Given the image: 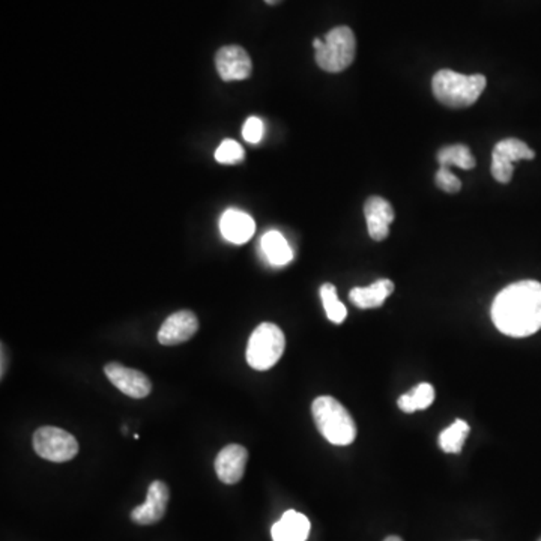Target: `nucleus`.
<instances>
[{"instance_id": "obj_6", "label": "nucleus", "mask_w": 541, "mask_h": 541, "mask_svg": "<svg viewBox=\"0 0 541 541\" xmlns=\"http://www.w3.org/2000/svg\"><path fill=\"white\" fill-rule=\"evenodd\" d=\"M33 450L39 458L55 463L70 462L79 454L77 439L66 430L44 425L33 434Z\"/></svg>"}, {"instance_id": "obj_22", "label": "nucleus", "mask_w": 541, "mask_h": 541, "mask_svg": "<svg viewBox=\"0 0 541 541\" xmlns=\"http://www.w3.org/2000/svg\"><path fill=\"white\" fill-rule=\"evenodd\" d=\"M215 159L221 164L241 163L244 159L243 146L239 145L238 142L226 139L215 150Z\"/></svg>"}, {"instance_id": "obj_23", "label": "nucleus", "mask_w": 541, "mask_h": 541, "mask_svg": "<svg viewBox=\"0 0 541 541\" xmlns=\"http://www.w3.org/2000/svg\"><path fill=\"white\" fill-rule=\"evenodd\" d=\"M436 185L445 193H458L462 188V183L448 167H439L436 172Z\"/></svg>"}, {"instance_id": "obj_28", "label": "nucleus", "mask_w": 541, "mask_h": 541, "mask_svg": "<svg viewBox=\"0 0 541 541\" xmlns=\"http://www.w3.org/2000/svg\"><path fill=\"white\" fill-rule=\"evenodd\" d=\"M538 541H541V538H540V540H538Z\"/></svg>"}, {"instance_id": "obj_26", "label": "nucleus", "mask_w": 541, "mask_h": 541, "mask_svg": "<svg viewBox=\"0 0 541 541\" xmlns=\"http://www.w3.org/2000/svg\"><path fill=\"white\" fill-rule=\"evenodd\" d=\"M383 541H403V540H401L400 537L391 536V537H387V538H385V540H383Z\"/></svg>"}, {"instance_id": "obj_14", "label": "nucleus", "mask_w": 541, "mask_h": 541, "mask_svg": "<svg viewBox=\"0 0 541 541\" xmlns=\"http://www.w3.org/2000/svg\"><path fill=\"white\" fill-rule=\"evenodd\" d=\"M219 230H221L224 239L241 245L252 239L254 230H256V223L247 212L230 208L221 215Z\"/></svg>"}, {"instance_id": "obj_12", "label": "nucleus", "mask_w": 541, "mask_h": 541, "mask_svg": "<svg viewBox=\"0 0 541 541\" xmlns=\"http://www.w3.org/2000/svg\"><path fill=\"white\" fill-rule=\"evenodd\" d=\"M248 462L247 448L239 443H230L219 451L215 459V472L224 485H236L243 480Z\"/></svg>"}, {"instance_id": "obj_17", "label": "nucleus", "mask_w": 541, "mask_h": 541, "mask_svg": "<svg viewBox=\"0 0 541 541\" xmlns=\"http://www.w3.org/2000/svg\"><path fill=\"white\" fill-rule=\"evenodd\" d=\"M262 254L272 266H286L294 259V252L285 236L277 232L270 230L261 239Z\"/></svg>"}, {"instance_id": "obj_1", "label": "nucleus", "mask_w": 541, "mask_h": 541, "mask_svg": "<svg viewBox=\"0 0 541 541\" xmlns=\"http://www.w3.org/2000/svg\"><path fill=\"white\" fill-rule=\"evenodd\" d=\"M494 327L510 337H528L541 330V283L523 280L507 286L492 304Z\"/></svg>"}, {"instance_id": "obj_19", "label": "nucleus", "mask_w": 541, "mask_h": 541, "mask_svg": "<svg viewBox=\"0 0 541 541\" xmlns=\"http://www.w3.org/2000/svg\"><path fill=\"white\" fill-rule=\"evenodd\" d=\"M469 432H471V427L467 421H454L453 425H448L447 429H443L439 434V448L442 450L443 453H460L465 441L469 436Z\"/></svg>"}, {"instance_id": "obj_8", "label": "nucleus", "mask_w": 541, "mask_h": 541, "mask_svg": "<svg viewBox=\"0 0 541 541\" xmlns=\"http://www.w3.org/2000/svg\"><path fill=\"white\" fill-rule=\"evenodd\" d=\"M108 381L131 399H145L152 391V382L141 370L130 369L119 363H108L104 367Z\"/></svg>"}, {"instance_id": "obj_11", "label": "nucleus", "mask_w": 541, "mask_h": 541, "mask_svg": "<svg viewBox=\"0 0 541 541\" xmlns=\"http://www.w3.org/2000/svg\"><path fill=\"white\" fill-rule=\"evenodd\" d=\"M215 66L224 82L248 79L253 71L250 55L239 46H226L219 48L215 55Z\"/></svg>"}, {"instance_id": "obj_27", "label": "nucleus", "mask_w": 541, "mask_h": 541, "mask_svg": "<svg viewBox=\"0 0 541 541\" xmlns=\"http://www.w3.org/2000/svg\"><path fill=\"white\" fill-rule=\"evenodd\" d=\"M268 5H277V4H280L281 0H265Z\"/></svg>"}, {"instance_id": "obj_24", "label": "nucleus", "mask_w": 541, "mask_h": 541, "mask_svg": "<svg viewBox=\"0 0 541 541\" xmlns=\"http://www.w3.org/2000/svg\"><path fill=\"white\" fill-rule=\"evenodd\" d=\"M263 133H265V126H263L261 117H248L247 121L244 122L243 137L248 143H252V145L259 143L263 137Z\"/></svg>"}, {"instance_id": "obj_10", "label": "nucleus", "mask_w": 541, "mask_h": 541, "mask_svg": "<svg viewBox=\"0 0 541 541\" xmlns=\"http://www.w3.org/2000/svg\"><path fill=\"white\" fill-rule=\"evenodd\" d=\"M199 331V319L192 310L172 313L159 328V341L164 346H176L192 340Z\"/></svg>"}, {"instance_id": "obj_7", "label": "nucleus", "mask_w": 541, "mask_h": 541, "mask_svg": "<svg viewBox=\"0 0 541 541\" xmlns=\"http://www.w3.org/2000/svg\"><path fill=\"white\" fill-rule=\"evenodd\" d=\"M536 152L519 139H505L496 143L492 152V175L501 184H509L513 177V164L520 159H534Z\"/></svg>"}, {"instance_id": "obj_3", "label": "nucleus", "mask_w": 541, "mask_h": 541, "mask_svg": "<svg viewBox=\"0 0 541 541\" xmlns=\"http://www.w3.org/2000/svg\"><path fill=\"white\" fill-rule=\"evenodd\" d=\"M313 420L319 432L332 445H350L356 438V425L349 411L331 396L313 401Z\"/></svg>"}, {"instance_id": "obj_9", "label": "nucleus", "mask_w": 541, "mask_h": 541, "mask_svg": "<svg viewBox=\"0 0 541 541\" xmlns=\"http://www.w3.org/2000/svg\"><path fill=\"white\" fill-rule=\"evenodd\" d=\"M168 500L170 490L167 485L164 481H152L148 487L145 502L131 511V520L143 527L159 523L166 514Z\"/></svg>"}, {"instance_id": "obj_4", "label": "nucleus", "mask_w": 541, "mask_h": 541, "mask_svg": "<svg viewBox=\"0 0 541 541\" xmlns=\"http://www.w3.org/2000/svg\"><path fill=\"white\" fill-rule=\"evenodd\" d=\"M285 349V332L276 323L263 322L253 331L245 350V358L252 369L265 372L280 361Z\"/></svg>"}, {"instance_id": "obj_25", "label": "nucleus", "mask_w": 541, "mask_h": 541, "mask_svg": "<svg viewBox=\"0 0 541 541\" xmlns=\"http://www.w3.org/2000/svg\"><path fill=\"white\" fill-rule=\"evenodd\" d=\"M5 346L2 345V379L5 376Z\"/></svg>"}, {"instance_id": "obj_18", "label": "nucleus", "mask_w": 541, "mask_h": 541, "mask_svg": "<svg viewBox=\"0 0 541 541\" xmlns=\"http://www.w3.org/2000/svg\"><path fill=\"white\" fill-rule=\"evenodd\" d=\"M434 401V388L432 383L423 382L412 388L411 391L399 397L397 405L406 414L427 409Z\"/></svg>"}, {"instance_id": "obj_5", "label": "nucleus", "mask_w": 541, "mask_h": 541, "mask_svg": "<svg viewBox=\"0 0 541 541\" xmlns=\"http://www.w3.org/2000/svg\"><path fill=\"white\" fill-rule=\"evenodd\" d=\"M316 64L327 73H341L354 62L356 39L352 29L339 26L325 35L322 46L314 50Z\"/></svg>"}, {"instance_id": "obj_2", "label": "nucleus", "mask_w": 541, "mask_h": 541, "mask_svg": "<svg viewBox=\"0 0 541 541\" xmlns=\"http://www.w3.org/2000/svg\"><path fill=\"white\" fill-rule=\"evenodd\" d=\"M485 83L487 80L483 74L465 75L456 71L441 70L434 75L432 90L434 99L443 106L465 108L478 101Z\"/></svg>"}, {"instance_id": "obj_21", "label": "nucleus", "mask_w": 541, "mask_h": 541, "mask_svg": "<svg viewBox=\"0 0 541 541\" xmlns=\"http://www.w3.org/2000/svg\"><path fill=\"white\" fill-rule=\"evenodd\" d=\"M321 298H322L327 318L334 323L345 322V319L348 318V308L339 299L336 286L331 285V283L322 285V288H321Z\"/></svg>"}, {"instance_id": "obj_16", "label": "nucleus", "mask_w": 541, "mask_h": 541, "mask_svg": "<svg viewBox=\"0 0 541 541\" xmlns=\"http://www.w3.org/2000/svg\"><path fill=\"white\" fill-rule=\"evenodd\" d=\"M394 292V283L388 279L374 281L367 288H354L349 292V299L354 305L363 310L378 308L383 305L388 296Z\"/></svg>"}, {"instance_id": "obj_15", "label": "nucleus", "mask_w": 541, "mask_h": 541, "mask_svg": "<svg viewBox=\"0 0 541 541\" xmlns=\"http://www.w3.org/2000/svg\"><path fill=\"white\" fill-rule=\"evenodd\" d=\"M310 520L303 513L289 510L270 528L274 541H305L310 536Z\"/></svg>"}, {"instance_id": "obj_20", "label": "nucleus", "mask_w": 541, "mask_h": 541, "mask_svg": "<svg viewBox=\"0 0 541 541\" xmlns=\"http://www.w3.org/2000/svg\"><path fill=\"white\" fill-rule=\"evenodd\" d=\"M438 161L441 167H451L458 166L463 170H471L476 167V159L472 155L471 150L465 145L445 146L439 150Z\"/></svg>"}, {"instance_id": "obj_13", "label": "nucleus", "mask_w": 541, "mask_h": 541, "mask_svg": "<svg viewBox=\"0 0 541 541\" xmlns=\"http://www.w3.org/2000/svg\"><path fill=\"white\" fill-rule=\"evenodd\" d=\"M365 221L369 235L374 241H383L390 234V224L394 221V210L383 197L367 199L365 205Z\"/></svg>"}]
</instances>
